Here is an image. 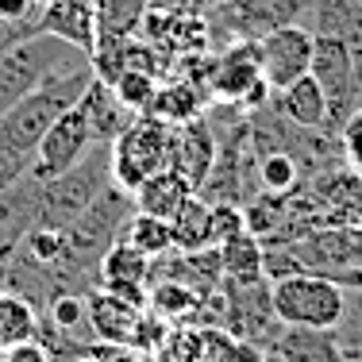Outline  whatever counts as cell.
<instances>
[{"mask_svg":"<svg viewBox=\"0 0 362 362\" xmlns=\"http://www.w3.org/2000/svg\"><path fill=\"white\" fill-rule=\"evenodd\" d=\"M93 77H97L93 66H81V70L54 77V81L39 85L35 93H28L23 100H16V105L0 116V146H4L8 154H16V158H23V162H35L39 139L50 132V124H54L66 108H74L77 100H81V93L89 89Z\"/></svg>","mask_w":362,"mask_h":362,"instance_id":"6da1fadb","label":"cell"},{"mask_svg":"<svg viewBox=\"0 0 362 362\" xmlns=\"http://www.w3.org/2000/svg\"><path fill=\"white\" fill-rule=\"evenodd\" d=\"M81 66H93L89 54L81 47L54 35H28L20 39L4 58H0V116L23 100L28 93H35L39 85L54 81L62 74H74Z\"/></svg>","mask_w":362,"mask_h":362,"instance_id":"7a4b0ae2","label":"cell"},{"mask_svg":"<svg viewBox=\"0 0 362 362\" xmlns=\"http://www.w3.org/2000/svg\"><path fill=\"white\" fill-rule=\"evenodd\" d=\"M108 181H112V143H93L66 174L42 181L35 223H47V228H70Z\"/></svg>","mask_w":362,"mask_h":362,"instance_id":"3957f363","label":"cell"},{"mask_svg":"<svg viewBox=\"0 0 362 362\" xmlns=\"http://www.w3.org/2000/svg\"><path fill=\"white\" fill-rule=\"evenodd\" d=\"M347 289L327 274H286L270 281V308L281 327H313L332 332L343 316Z\"/></svg>","mask_w":362,"mask_h":362,"instance_id":"277c9868","label":"cell"},{"mask_svg":"<svg viewBox=\"0 0 362 362\" xmlns=\"http://www.w3.org/2000/svg\"><path fill=\"white\" fill-rule=\"evenodd\" d=\"M166 166H170V124L143 112L112 143V181L124 185L127 193H135L146 177H154Z\"/></svg>","mask_w":362,"mask_h":362,"instance_id":"5b68a950","label":"cell"},{"mask_svg":"<svg viewBox=\"0 0 362 362\" xmlns=\"http://www.w3.org/2000/svg\"><path fill=\"white\" fill-rule=\"evenodd\" d=\"M308 0H220L209 8V39L228 47L235 39H262L266 31L305 20Z\"/></svg>","mask_w":362,"mask_h":362,"instance_id":"8992f818","label":"cell"},{"mask_svg":"<svg viewBox=\"0 0 362 362\" xmlns=\"http://www.w3.org/2000/svg\"><path fill=\"white\" fill-rule=\"evenodd\" d=\"M313 47H316V35L305 23H286V28L266 31L258 39V62H262L266 85L274 93H281L297 77H305L308 66H313Z\"/></svg>","mask_w":362,"mask_h":362,"instance_id":"52a82bcc","label":"cell"},{"mask_svg":"<svg viewBox=\"0 0 362 362\" xmlns=\"http://www.w3.org/2000/svg\"><path fill=\"white\" fill-rule=\"evenodd\" d=\"M93 146V132H89V119H85L81 105L66 108L62 116L50 124V132L39 139L35 146V162H31L28 174L35 181H50L58 174H66V170L74 166L77 158H81L85 151Z\"/></svg>","mask_w":362,"mask_h":362,"instance_id":"ba28073f","label":"cell"},{"mask_svg":"<svg viewBox=\"0 0 362 362\" xmlns=\"http://www.w3.org/2000/svg\"><path fill=\"white\" fill-rule=\"evenodd\" d=\"M216 151H220L216 127L204 116L189 119V124H170V170H177L193 189L209 177Z\"/></svg>","mask_w":362,"mask_h":362,"instance_id":"9c48e42d","label":"cell"},{"mask_svg":"<svg viewBox=\"0 0 362 362\" xmlns=\"http://www.w3.org/2000/svg\"><path fill=\"white\" fill-rule=\"evenodd\" d=\"M316 216L327 228H362V174L355 170H327L313 181Z\"/></svg>","mask_w":362,"mask_h":362,"instance_id":"30bf717a","label":"cell"},{"mask_svg":"<svg viewBox=\"0 0 362 362\" xmlns=\"http://www.w3.org/2000/svg\"><path fill=\"white\" fill-rule=\"evenodd\" d=\"M262 77V62H258V39H235L216 54V70L209 81L212 100H231L239 105L243 93Z\"/></svg>","mask_w":362,"mask_h":362,"instance_id":"8fae6325","label":"cell"},{"mask_svg":"<svg viewBox=\"0 0 362 362\" xmlns=\"http://www.w3.org/2000/svg\"><path fill=\"white\" fill-rule=\"evenodd\" d=\"M300 23L313 35L343 39V47L351 50V58H355L362 74V0H308Z\"/></svg>","mask_w":362,"mask_h":362,"instance_id":"7c38bea8","label":"cell"},{"mask_svg":"<svg viewBox=\"0 0 362 362\" xmlns=\"http://www.w3.org/2000/svg\"><path fill=\"white\" fill-rule=\"evenodd\" d=\"M39 35L66 39L93 54L97 47V0H54L39 16Z\"/></svg>","mask_w":362,"mask_h":362,"instance_id":"4fadbf2b","label":"cell"},{"mask_svg":"<svg viewBox=\"0 0 362 362\" xmlns=\"http://www.w3.org/2000/svg\"><path fill=\"white\" fill-rule=\"evenodd\" d=\"M139 308L143 305H132V300L116 297V293H108V289L89 293V324H93V335L112 339L116 347L135 343V339H139V332H143Z\"/></svg>","mask_w":362,"mask_h":362,"instance_id":"5bb4252c","label":"cell"},{"mask_svg":"<svg viewBox=\"0 0 362 362\" xmlns=\"http://www.w3.org/2000/svg\"><path fill=\"white\" fill-rule=\"evenodd\" d=\"M274 112H278L286 124H293V127L324 132V124H327V97L320 89V81H316L313 74H305V77H297L293 85H286V89L278 93Z\"/></svg>","mask_w":362,"mask_h":362,"instance_id":"9a60e30c","label":"cell"},{"mask_svg":"<svg viewBox=\"0 0 362 362\" xmlns=\"http://www.w3.org/2000/svg\"><path fill=\"white\" fill-rule=\"evenodd\" d=\"M77 105H81L85 119H89L93 143H116V135L135 119V112L119 105V97L112 93V85H105L100 77H93L89 89L81 93V100H77Z\"/></svg>","mask_w":362,"mask_h":362,"instance_id":"2e32d148","label":"cell"},{"mask_svg":"<svg viewBox=\"0 0 362 362\" xmlns=\"http://www.w3.org/2000/svg\"><path fill=\"white\" fill-rule=\"evenodd\" d=\"M197 189L189 185L177 170H158L154 177H146L139 189H135V212H146V216H158V220H174L181 212V204L193 197Z\"/></svg>","mask_w":362,"mask_h":362,"instance_id":"e0dca14e","label":"cell"},{"mask_svg":"<svg viewBox=\"0 0 362 362\" xmlns=\"http://www.w3.org/2000/svg\"><path fill=\"white\" fill-rule=\"evenodd\" d=\"M220 270H223V281H231V286H258V281H266V251L258 243V235H251L243 228L239 235L223 239Z\"/></svg>","mask_w":362,"mask_h":362,"instance_id":"ac0fdd59","label":"cell"},{"mask_svg":"<svg viewBox=\"0 0 362 362\" xmlns=\"http://www.w3.org/2000/svg\"><path fill=\"white\" fill-rule=\"evenodd\" d=\"M204 105H209V97L193 81L177 77V81H158V93H154L146 112L158 116L162 124H189V119L204 116Z\"/></svg>","mask_w":362,"mask_h":362,"instance_id":"d6986e66","label":"cell"},{"mask_svg":"<svg viewBox=\"0 0 362 362\" xmlns=\"http://www.w3.org/2000/svg\"><path fill=\"white\" fill-rule=\"evenodd\" d=\"M170 231H174V251H204V247H216L212 243V204L201 201V197H189L181 204V212L170 220Z\"/></svg>","mask_w":362,"mask_h":362,"instance_id":"ffe728a7","label":"cell"},{"mask_svg":"<svg viewBox=\"0 0 362 362\" xmlns=\"http://www.w3.org/2000/svg\"><path fill=\"white\" fill-rule=\"evenodd\" d=\"M39 339V308L20 293L0 289V351Z\"/></svg>","mask_w":362,"mask_h":362,"instance_id":"44dd1931","label":"cell"},{"mask_svg":"<svg viewBox=\"0 0 362 362\" xmlns=\"http://www.w3.org/2000/svg\"><path fill=\"white\" fill-rule=\"evenodd\" d=\"M281 362H343L332 332H313V327H286L278 339Z\"/></svg>","mask_w":362,"mask_h":362,"instance_id":"7402d4cb","label":"cell"},{"mask_svg":"<svg viewBox=\"0 0 362 362\" xmlns=\"http://www.w3.org/2000/svg\"><path fill=\"white\" fill-rule=\"evenodd\" d=\"M151 0H97V39L139 35Z\"/></svg>","mask_w":362,"mask_h":362,"instance_id":"603a6c76","label":"cell"},{"mask_svg":"<svg viewBox=\"0 0 362 362\" xmlns=\"http://www.w3.org/2000/svg\"><path fill=\"white\" fill-rule=\"evenodd\" d=\"M255 170H258V185L270 197H293V189H300V166L289 151H262L255 154Z\"/></svg>","mask_w":362,"mask_h":362,"instance_id":"cb8c5ba5","label":"cell"},{"mask_svg":"<svg viewBox=\"0 0 362 362\" xmlns=\"http://www.w3.org/2000/svg\"><path fill=\"white\" fill-rule=\"evenodd\" d=\"M124 239L132 247H139L146 258H166L170 251H174V231H170V220L146 216V212H135V216L127 220Z\"/></svg>","mask_w":362,"mask_h":362,"instance_id":"d4e9b609","label":"cell"},{"mask_svg":"<svg viewBox=\"0 0 362 362\" xmlns=\"http://www.w3.org/2000/svg\"><path fill=\"white\" fill-rule=\"evenodd\" d=\"M112 93L119 97V105L132 108L135 116H143L146 108H151L154 93H158V77L146 74V70H124L112 81Z\"/></svg>","mask_w":362,"mask_h":362,"instance_id":"484cf974","label":"cell"},{"mask_svg":"<svg viewBox=\"0 0 362 362\" xmlns=\"http://www.w3.org/2000/svg\"><path fill=\"white\" fill-rule=\"evenodd\" d=\"M335 139H339V154H343V166L362 174V105L351 112L347 119H343V127L335 132Z\"/></svg>","mask_w":362,"mask_h":362,"instance_id":"4316f807","label":"cell"},{"mask_svg":"<svg viewBox=\"0 0 362 362\" xmlns=\"http://www.w3.org/2000/svg\"><path fill=\"white\" fill-rule=\"evenodd\" d=\"M151 305L158 308L162 316H170V313H185V308H193L197 297H193V289L181 286V281H154Z\"/></svg>","mask_w":362,"mask_h":362,"instance_id":"83f0119b","label":"cell"},{"mask_svg":"<svg viewBox=\"0 0 362 362\" xmlns=\"http://www.w3.org/2000/svg\"><path fill=\"white\" fill-rule=\"evenodd\" d=\"M39 16L42 8L35 0H0V20L16 23L23 35H39Z\"/></svg>","mask_w":362,"mask_h":362,"instance_id":"f1b7e54d","label":"cell"},{"mask_svg":"<svg viewBox=\"0 0 362 362\" xmlns=\"http://www.w3.org/2000/svg\"><path fill=\"white\" fill-rule=\"evenodd\" d=\"M247 228V216L239 204H212V243H223V239L239 235Z\"/></svg>","mask_w":362,"mask_h":362,"instance_id":"f546056e","label":"cell"},{"mask_svg":"<svg viewBox=\"0 0 362 362\" xmlns=\"http://www.w3.org/2000/svg\"><path fill=\"white\" fill-rule=\"evenodd\" d=\"M0 362H50V355L39 339H31V343H20V347L0 351Z\"/></svg>","mask_w":362,"mask_h":362,"instance_id":"4dcf8cb0","label":"cell"},{"mask_svg":"<svg viewBox=\"0 0 362 362\" xmlns=\"http://www.w3.org/2000/svg\"><path fill=\"white\" fill-rule=\"evenodd\" d=\"M146 12H158V16H189V12H204L197 0H151Z\"/></svg>","mask_w":362,"mask_h":362,"instance_id":"1f68e13d","label":"cell"},{"mask_svg":"<svg viewBox=\"0 0 362 362\" xmlns=\"http://www.w3.org/2000/svg\"><path fill=\"white\" fill-rule=\"evenodd\" d=\"M20 39H28V35H23V31H20V28H16V23H8V20H0V58H4V54H8V50H12V47H16V42H20Z\"/></svg>","mask_w":362,"mask_h":362,"instance_id":"d6a6232c","label":"cell"},{"mask_svg":"<svg viewBox=\"0 0 362 362\" xmlns=\"http://www.w3.org/2000/svg\"><path fill=\"white\" fill-rule=\"evenodd\" d=\"M197 4H201V8H204V12H209V8H216V4H220V0H197Z\"/></svg>","mask_w":362,"mask_h":362,"instance_id":"836d02e7","label":"cell"},{"mask_svg":"<svg viewBox=\"0 0 362 362\" xmlns=\"http://www.w3.org/2000/svg\"><path fill=\"white\" fill-rule=\"evenodd\" d=\"M35 4H39V8H47V4H54V0H35Z\"/></svg>","mask_w":362,"mask_h":362,"instance_id":"e575fe53","label":"cell"}]
</instances>
